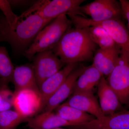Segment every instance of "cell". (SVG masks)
I'll return each instance as SVG.
<instances>
[{"instance_id": "1", "label": "cell", "mask_w": 129, "mask_h": 129, "mask_svg": "<svg viewBox=\"0 0 129 129\" xmlns=\"http://www.w3.org/2000/svg\"><path fill=\"white\" fill-rule=\"evenodd\" d=\"M97 46L91 38L88 27H70L51 50L67 64L93 58Z\"/></svg>"}, {"instance_id": "25", "label": "cell", "mask_w": 129, "mask_h": 129, "mask_svg": "<svg viewBox=\"0 0 129 129\" xmlns=\"http://www.w3.org/2000/svg\"><path fill=\"white\" fill-rule=\"evenodd\" d=\"M119 3L122 15L127 20L129 30V1L120 0Z\"/></svg>"}, {"instance_id": "26", "label": "cell", "mask_w": 129, "mask_h": 129, "mask_svg": "<svg viewBox=\"0 0 129 129\" xmlns=\"http://www.w3.org/2000/svg\"><path fill=\"white\" fill-rule=\"evenodd\" d=\"M53 129H66L63 128H61V127H60V128H56Z\"/></svg>"}, {"instance_id": "7", "label": "cell", "mask_w": 129, "mask_h": 129, "mask_svg": "<svg viewBox=\"0 0 129 129\" xmlns=\"http://www.w3.org/2000/svg\"><path fill=\"white\" fill-rule=\"evenodd\" d=\"M84 0H53L40 1L34 13L45 19L52 21L61 14H77L83 16L79 11Z\"/></svg>"}, {"instance_id": "11", "label": "cell", "mask_w": 129, "mask_h": 129, "mask_svg": "<svg viewBox=\"0 0 129 129\" xmlns=\"http://www.w3.org/2000/svg\"><path fill=\"white\" fill-rule=\"evenodd\" d=\"M78 66L68 76L63 83L48 99L45 105V111L52 112L73 94L76 80L85 68Z\"/></svg>"}, {"instance_id": "2", "label": "cell", "mask_w": 129, "mask_h": 129, "mask_svg": "<svg viewBox=\"0 0 129 129\" xmlns=\"http://www.w3.org/2000/svg\"><path fill=\"white\" fill-rule=\"evenodd\" d=\"M51 21L34 13L11 27L5 16H0V42H7L15 53H23L39 32Z\"/></svg>"}, {"instance_id": "21", "label": "cell", "mask_w": 129, "mask_h": 129, "mask_svg": "<svg viewBox=\"0 0 129 129\" xmlns=\"http://www.w3.org/2000/svg\"><path fill=\"white\" fill-rule=\"evenodd\" d=\"M88 28L91 38L100 48L106 49L117 46L103 28L99 26H91Z\"/></svg>"}, {"instance_id": "28", "label": "cell", "mask_w": 129, "mask_h": 129, "mask_svg": "<svg viewBox=\"0 0 129 129\" xmlns=\"http://www.w3.org/2000/svg\"><path fill=\"white\" fill-rule=\"evenodd\" d=\"M127 105V107H128L129 108V103H128V104H127V105Z\"/></svg>"}, {"instance_id": "20", "label": "cell", "mask_w": 129, "mask_h": 129, "mask_svg": "<svg viewBox=\"0 0 129 129\" xmlns=\"http://www.w3.org/2000/svg\"><path fill=\"white\" fill-rule=\"evenodd\" d=\"M14 69L6 48L0 46V81L3 84L12 82Z\"/></svg>"}, {"instance_id": "23", "label": "cell", "mask_w": 129, "mask_h": 129, "mask_svg": "<svg viewBox=\"0 0 129 129\" xmlns=\"http://www.w3.org/2000/svg\"><path fill=\"white\" fill-rule=\"evenodd\" d=\"M14 93L7 85L0 87V112L10 110L13 106Z\"/></svg>"}, {"instance_id": "18", "label": "cell", "mask_w": 129, "mask_h": 129, "mask_svg": "<svg viewBox=\"0 0 129 129\" xmlns=\"http://www.w3.org/2000/svg\"><path fill=\"white\" fill-rule=\"evenodd\" d=\"M103 75L92 64L85 67L76 80L73 93L93 92Z\"/></svg>"}, {"instance_id": "22", "label": "cell", "mask_w": 129, "mask_h": 129, "mask_svg": "<svg viewBox=\"0 0 129 129\" xmlns=\"http://www.w3.org/2000/svg\"><path fill=\"white\" fill-rule=\"evenodd\" d=\"M25 119L15 110L0 112V129H14Z\"/></svg>"}, {"instance_id": "3", "label": "cell", "mask_w": 129, "mask_h": 129, "mask_svg": "<svg viewBox=\"0 0 129 129\" xmlns=\"http://www.w3.org/2000/svg\"><path fill=\"white\" fill-rule=\"evenodd\" d=\"M72 24L67 14L58 16L39 32L32 44L24 52V55L31 59L36 53L51 50Z\"/></svg>"}, {"instance_id": "10", "label": "cell", "mask_w": 129, "mask_h": 129, "mask_svg": "<svg viewBox=\"0 0 129 129\" xmlns=\"http://www.w3.org/2000/svg\"><path fill=\"white\" fill-rule=\"evenodd\" d=\"M70 129H129V111L126 109L110 116L69 127Z\"/></svg>"}, {"instance_id": "16", "label": "cell", "mask_w": 129, "mask_h": 129, "mask_svg": "<svg viewBox=\"0 0 129 129\" xmlns=\"http://www.w3.org/2000/svg\"><path fill=\"white\" fill-rule=\"evenodd\" d=\"M27 121L28 126L32 129H53L73 126L53 111L43 112L28 119Z\"/></svg>"}, {"instance_id": "15", "label": "cell", "mask_w": 129, "mask_h": 129, "mask_svg": "<svg viewBox=\"0 0 129 129\" xmlns=\"http://www.w3.org/2000/svg\"><path fill=\"white\" fill-rule=\"evenodd\" d=\"M120 53L121 50L118 46L106 49L99 48L93 56L92 64L103 76H108L116 66Z\"/></svg>"}, {"instance_id": "8", "label": "cell", "mask_w": 129, "mask_h": 129, "mask_svg": "<svg viewBox=\"0 0 129 129\" xmlns=\"http://www.w3.org/2000/svg\"><path fill=\"white\" fill-rule=\"evenodd\" d=\"M13 107L25 119L36 115L43 108L39 91L30 89L14 91Z\"/></svg>"}, {"instance_id": "13", "label": "cell", "mask_w": 129, "mask_h": 129, "mask_svg": "<svg viewBox=\"0 0 129 129\" xmlns=\"http://www.w3.org/2000/svg\"><path fill=\"white\" fill-rule=\"evenodd\" d=\"M64 103L93 115L98 119L105 116L93 92L73 93Z\"/></svg>"}, {"instance_id": "6", "label": "cell", "mask_w": 129, "mask_h": 129, "mask_svg": "<svg viewBox=\"0 0 129 129\" xmlns=\"http://www.w3.org/2000/svg\"><path fill=\"white\" fill-rule=\"evenodd\" d=\"M33 68L38 87L66 65L51 50L36 53L32 58Z\"/></svg>"}, {"instance_id": "4", "label": "cell", "mask_w": 129, "mask_h": 129, "mask_svg": "<svg viewBox=\"0 0 129 129\" xmlns=\"http://www.w3.org/2000/svg\"><path fill=\"white\" fill-rule=\"evenodd\" d=\"M68 16L75 27L84 28L99 26L103 28L129 60V32L120 19L95 22L80 15L73 14Z\"/></svg>"}, {"instance_id": "14", "label": "cell", "mask_w": 129, "mask_h": 129, "mask_svg": "<svg viewBox=\"0 0 129 129\" xmlns=\"http://www.w3.org/2000/svg\"><path fill=\"white\" fill-rule=\"evenodd\" d=\"M78 66V63H67L62 69L42 83L39 87V90L42 98L43 108L49 98L62 84L71 72Z\"/></svg>"}, {"instance_id": "19", "label": "cell", "mask_w": 129, "mask_h": 129, "mask_svg": "<svg viewBox=\"0 0 129 129\" xmlns=\"http://www.w3.org/2000/svg\"><path fill=\"white\" fill-rule=\"evenodd\" d=\"M54 111L60 117L72 124L73 126L90 122L96 119L93 115L64 103L60 104Z\"/></svg>"}, {"instance_id": "5", "label": "cell", "mask_w": 129, "mask_h": 129, "mask_svg": "<svg viewBox=\"0 0 129 129\" xmlns=\"http://www.w3.org/2000/svg\"><path fill=\"white\" fill-rule=\"evenodd\" d=\"M116 93L120 103L127 105L129 102V61L121 51L117 63L107 79Z\"/></svg>"}, {"instance_id": "27", "label": "cell", "mask_w": 129, "mask_h": 129, "mask_svg": "<svg viewBox=\"0 0 129 129\" xmlns=\"http://www.w3.org/2000/svg\"><path fill=\"white\" fill-rule=\"evenodd\" d=\"M3 85V84H2V83H1V81H0V87H1V86L2 85Z\"/></svg>"}, {"instance_id": "12", "label": "cell", "mask_w": 129, "mask_h": 129, "mask_svg": "<svg viewBox=\"0 0 129 129\" xmlns=\"http://www.w3.org/2000/svg\"><path fill=\"white\" fill-rule=\"evenodd\" d=\"M97 86L99 103L104 116H110L125 110L104 76Z\"/></svg>"}, {"instance_id": "24", "label": "cell", "mask_w": 129, "mask_h": 129, "mask_svg": "<svg viewBox=\"0 0 129 129\" xmlns=\"http://www.w3.org/2000/svg\"><path fill=\"white\" fill-rule=\"evenodd\" d=\"M0 9L2 11L8 24L13 27L19 22L20 17L14 14L8 1L0 0Z\"/></svg>"}, {"instance_id": "9", "label": "cell", "mask_w": 129, "mask_h": 129, "mask_svg": "<svg viewBox=\"0 0 129 129\" xmlns=\"http://www.w3.org/2000/svg\"><path fill=\"white\" fill-rule=\"evenodd\" d=\"M80 12L89 16L95 22L120 19L122 15L120 4L114 0H95L80 6Z\"/></svg>"}, {"instance_id": "17", "label": "cell", "mask_w": 129, "mask_h": 129, "mask_svg": "<svg viewBox=\"0 0 129 129\" xmlns=\"http://www.w3.org/2000/svg\"><path fill=\"white\" fill-rule=\"evenodd\" d=\"M12 82L15 87L14 91L26 89L39 91L32 65L24 64L15 68Z\"/></svg>"}]
</instances>
